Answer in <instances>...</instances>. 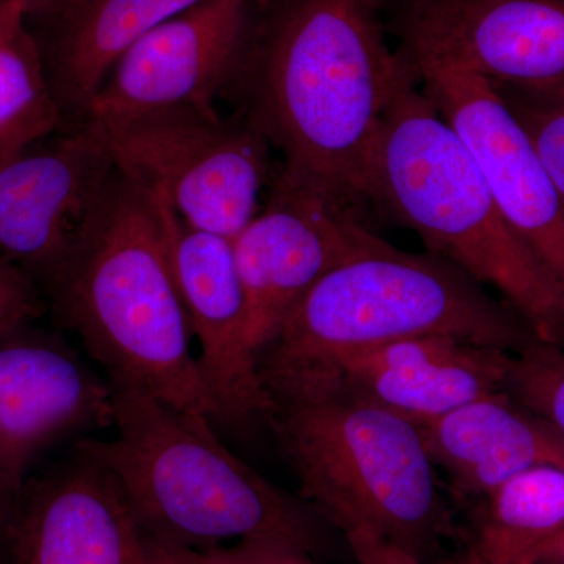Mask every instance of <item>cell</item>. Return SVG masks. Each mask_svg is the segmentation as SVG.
I'll return each instance as SVG.
<instances>
[{
	"mask_svg": "<svg viewBox=\"0 0 564 564\" xmlns=\"http://www.w3.org/2000/svg\"><path fill=\"white\" fill-rule=\"evenodd\" d=\"M388 0H261L223 96L282 154L273 182L372 214L369 166L384 115L421 74L392 50Z\"/></svg>",
	"mask_w": 564,
	"mask_h": 564,
	"instance_id": "6da1fadb",
	"label": "cell"
},
{
	"mask_svg": "<svg viewBox=\"0 0 564 564\" xmlns=\"http://www.w3.org/2000/svg\"><path fill=\"white\" fill-rule=\"evenodd\" d=\"M109 381L117 434L79 445L113 475L147 536L199 551L259 536L313 556L328 549L333 525L325 516L234 455L210 417L139 384Z\"/></svg>",
	"mask_w": 564,
	"mask_h": 564,
	"instance_id": "7a4b0ae2",
	"label": "cell"
},
{
	"mask_svg": "<svg viewBox=\"0 0 564 564\" xmlns=\"http://www.w3.org/2000/svg\"><path fill=\"white\" fill-rule=\"evenodd\" d=\"M302 497L343 534H372L430 564L458 538L421 426L329 377L269 386Z\"/></svg>",
	"mask_w": 564,
	"mask_h": 564,
	"instance_id": "3957f363",
	"label": "cell"
},
{
	"mask_svg": "<svg viewBox=\"0 0 564 564\" xmlns=\"http://www.w3.org/2000/svg\"><path fill=\"white\" fill-rule=\"evenodd\" d=\"M372 212L502 293L540 343L564 348V292L497 206L473 152L419 87L384 115L369 166Z\"/></svg>",
	"mask_w": 564,
	"mask_h": 564,
	"instance_id": "277c9868",
	"label": "cell"
},
{
	"mask_svg": "<svg viewBox=\"0 0 564 564\" xmlns=\"http://www.w3.org/2000/svg\"><path fill=\"white\" fill-rule=\"evenodd\" d=\"M44 302L109 378L217 422L158 212L128 174Z\"/></svg>",
	"mask_w": 564,
	"mask_h": 564,
	"instance_id": "5b68a950",
	"label": "cell"
},
{
	"mask_svg": "<svg viewBox=\"0 0 564 564\" xmlns=\"http://www.w3.org/2000/svg\"><path fill=\"white\" fill-rule=\"evenodd\" d=\"M417 336H448L508 352L538 340L510 304L434 252L386 243L326 273L259 356L265 384L336 356Z\"/></svg>",
	"mask_w": 564,
	"mask_h": 564,
	"instance_id": "8992f818",
	"label": "cell"
},
{
	"mask_svg": "<svg viewBox=\"0 0 564 564\" xmlns=\"http://www.w3.org/2000/svg\"><path fill=\"white\" fill-rule=\"evenodd\" d=\"M93 121L121 172L193 228L234 240L262 210L272 147L239 115L173 106Z\"/></svg>",
	"mask_w": 564,
	"mask_h": 564,
	"instance_id": "52a82bcc",
	"label": "cell"
},
{
	"mask_svg": "<svg viewBox=\"0 0 564 564\" xmlns=\"http://www.w3.org/2000/svg\"><path fill=\"white\" fill-rule=\"evenodd\" d=\"M120 177L93 120L0 158V258L44 299L98 228Z\"/></svg>",
	"mask_w": 564,
	"mask_h": 564,
	"instance_id": "ba28073f",
	"label": "cell"
},
{
	"mask_svg": "<svg viewBox=\"0 0 564 564\" xmlns=\"http://www.w3.org/2000/svg\"><path fill=\"white\" fill-rule=\"evenodd\" d=\"M386 243L367 212L272 182L269 202L232 240L248 343L258 358L326 273Z\"/></svg>",
	"mask_w": 564,
	"mask_h": 564,
	"instance_id": "9c48e42d",
	"label": "cell"
},
{
	"mask_svg": "<svg viewBox=\"0 0 564 564\" xmlns=\"http://www.w3.org/2000/svg\"><path fill=\"white\" fill-rule=\"evenodd\" d=\"M423 95L473 152L497 206L564 292V203L532 141L492 82L415 62Z\"/></svg>",
	"mask_w": 564,
	"mask_h": 564,
	"instance_id": "30bf717a",
	"label": "cell"
},
{
	"mask_svg": "<svg viewBox=\"0 0 564 564\" xmlns=\"http://www.w3.org/2000/svg\"><path fill=\"white\" fill-rule=\"evenodd\" d=\"M386 24L414 63L505 84L564 77V0H388Z\"/></svg>",
	"mask_w": 564,
	"mask_h": 564,
	"instance_id": "8fae6325",
	"label": "cell"
},
{
	"mask_svg": "<svg viewBox=\"0 0 564 564\" xmlns=\"http://www.w3.org/2000/svg\"><path fill=\"white\" fill-rule=\"evenodd\" d=\"M110 425V381L66 340L33 323L0 336V484L21 497L47 452Z\"/></svg>",
	"mask_w": 564,
	"mask_h": 564,
	"instance_id": "7c38bea8",
	"label": "cell"
},
{
	"mask_svg": "<svg viewBox=\"0 0 564 564\" xmlns=\"http://www.w3.org/2000/svg\"><path fill=\"white\" fill-rule=\"evenodd\" d=\"M150 196L193 337L199 343V370L217 422L247 426L261 419L272 421L273 397L248 343L247 307L232 240L193 228L169 203Z\"/></svg>",
	"mask_w": 564,
	"mask_h": 564,
	"instance_id": "4fadbf2b",
	"label": "cell"
},
{
	"mask_svg": "<svg viewBox=\"0 0 564 564\" xmlns=\"http://www.w3.org/2000/svg\"><path fill=\"white\" fill-rule=\"evenodd\" d=\"M261 0H199L132 44L96 93L87 120L173 106L215 109Z\"/></svg>",
	"mask_w": 564,
	"mask_h": 564,
	"instance_id": "5bb4252c",
	"label": "cell"
},
{
	"mask_svg": "<svg viewBox=\"0 0 564 564\" xmlns=\"http://www.w3.org/2000/svg\"><path fill=\"white\" fill-rule=\"evenodd\" d=\"M10 564H150L147 534L96 456L32 477L18 503Z\"/></svg>",
	"mask_w": 564,
	"mask_h": 564,
	"instance_id": "9a60e30c",
	"label": "cell"
},
{
	"mask_svg": "<svg viewBox=\"0 0 564 564\" xmlns=\"http://www.w3.org/2000/svg\"><path fill=\"white\" fill-rule=\"evenodd\" d=\"M513 356L456 337H406L343 352L311 372L267 384L334 378L356 395L422 426L505 391Z\"/></svg>",
	"mask_w": 564,
	"mask_h": 564,
	"instance_id": "2e32d148",
	"label": "cell"
},
{
	"mask_svg": "<svg viewBox=\"0 0 564 564\" xmlns=\"http://www.w3.org/2000/svg\"><path fill=\"white\" fill-rule=\"evenodd\" d=\"M434 466L456 496L481 500L538 466L564 470V436L507 391L489 393L421 426Z\"/></svg>",
	"mask_w": 564,
	"mask_h": 564,
	"instance_id": "e0dca14e",
	"label": "cell"
},
{
	"mask_svg": "<svg viewBox=\"0 0 564 564\" xmlns=\"http://www.w3.org/2000/svg\"><path fill=\"white\" fill-rule=\"evenodd\" d=\"M199 0H74L40 44L65 128L84 124L96 93L122 54Z\"/></svg>",
	"mask_w": 564,
	"mask_h": 564,
	"instance_id": "ac0fdd59",
	"label": "cell"
},
{
	"mask_svg": "<svg viewBox=\"0 0 564 564\" xmlns=\"http://www.w3.org/2000/svg\"><path fill=\"white\" fill-rule=\"evenodd\" d=\"M478 502L466 552L448 564H532L538 549L564 530V470L532 467Z\"/></svg>",
	"mask_w": 564,
	"mask_h": 564,
	"instance_id": "d6986e66",
	"label": "cell"
},
{
	"mask_svg": "<svg viewBox=\"0 0 564 564\" xmlns=\"http://www.w3.org/2000/svg\"><path fill=\"white\" fill-rule=\"evenodd\" d=\"M65 129L21 3L0 0V158Z\"/></svg>",
	"mask_w": 564,
	"mask_h": 564,
	"instance_id": "ffe728a7",
	"label": "cell"
},
{
	"mask_svg": "<svg viewBox=\"0 0 564 564\" xmlns=\"http://www.w3.org/2000/svg\"><path fill=\"white\" fill-rule=\"evenodd\" d=\"M505 391L564 436V348L534 340L516 352Z\"/></svg>",
	"mask_w": 564,
	"mask_h": 564,
	"instance_id": "44dd1931",
	"label": "cell"
},
{
	"mask_svg": "<svg viewBox=\"0 0 564 564\" xmlns=\"http://www.w3.org/2000/svg\"><path fill=\"white\" fill-rule=\"evenodd\" d=\"M522 126L564 203V101L491 80Z\"/></svg>",
	"mask_w": 564,
	"mask_h": 564,
	"instance_id": "7402d4cb",
	"label": "cell"
},
{
	"mask_svg": "<svg viewBox=\"0 0 564 564\" xmlns=\"http://www.w3.org/2000/svg\"><path fill=\"white\" fill-rule=\"evenodd\" d=\"M44 306L39 288L0 258V336L35 323Z\"/></svg>",
	"mask_w": 564,
	"mask_h": 564,
	"instance_id": "603a6c76",
	"label": "cell"
},
{
	"mask_svg": "<svg viewBox=\"0 0 564 564\" xmlns=\"http://www.w3.org/2000/svg\"><path fill=\"white\" fill-rule=\"evenodd\" d=\"M217 549L234 564H315L310 552L280 538H247Z\"/></svg>",
	"mask_w": 564,
	"mask_h": 564,
	"instance_id": "cb8c5ba5",
	"label": "cell"
},
{
	"mask_svg": "<svg viewBox=\"0 0 564 564\" xmlns=\"http://www.w3.org/2000/svg\"><path fill=\"white\" fill-rule=\"evenodd\" d=\"M344 538L358 564H423L402 549L372 534L352 532L344 534Z\"/></svg>",
	"mask_w": 564,
	"mask_h": 564,
	"instance_id": "d4e9b609",
	"label": "cell"
},
{
	"mask_svg": "<svg viewBox=\"0 0 564 564\" xmlns=\"http://www.w3.org/2000/svg\"><path fill=\"white\" fill-rule=\"evenodd\" d=\"M147 549L150 564H234L217 547L199 551L147 536Z\"/></svg>",
	"mask_w": 564,
	"mask_h": 564,
	"instance_id": "484cf974",
	"label": "cell"
},
{
	"mask_svg": "<svg viewBox=\"0 0 564 564\" xmlns=\"http://www.w3.org/2000/svg\"><path fill=\"white\" fill-rule=\"evenodd\" d=\"M18 503H20V497L0 484V564H10Z\"/></svg>",
	"mask_w": 564,
	"mask_h": 564,
	"instance_id": "4316f807",
	"label": "cell"
},
{
	"mask_svg": "<svg viewBox=\"0 0 564 564\" xmlns=\"http://www.w3.org/2000/svg\"><path fill=\"white\" fill-rule=\"evenodd\" d=\"M21 3L28 20L50 21L63 13L74 0H14Z\"/></svg>",
	"mask_w": 564,
	"mask_h": 564,
	"instance_id": "83f0119b",
	"label": "cell"
},
{
	"mask_svg": "<svg viewBox=\"0 0 564 564\" xmlns=\"http://www.w3.org/2000/svg\"><path fill=\"white\" fill-rule=\"evenodd\" d=\"M532 564H564V530L538 549Z\"/></svg>",
	"mask_w": 564,
	"mask_h": 564,
	"instance_id": "f1b7e54d",
	"label": "cell"
},
{
	"mask_svg": "<svg viewBox=\"0 0 564 564\" xmlns=\"http://www.w3.org/2000/svg\"><path fill=\"white\" fill-rule=\"evenodd\" d=\"M527 88V90L545 96V98L558 99L564 101V77L563 79L534 82V84H516Z\"/></svg>",
	"mask_w": 564,
	"mask_h": 564,
	"instance_id": "f546056e",
	"label": "cell"
}]
</instances>
